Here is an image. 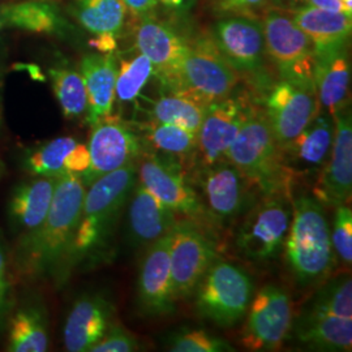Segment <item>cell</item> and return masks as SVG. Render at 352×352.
Listing matches in <instances>:
<instances>
[{"label":"cell","mask_w":352,"mask_h":352,"mask_svg":"<svg viewBox=\"0 0 352 352\" xmlns=\"http://www.w3.org/2000/svg\"><path fill=\"white\" fill-rule=\"evenodd\" d=\"M85 192L81 176L69 174L58 177L43 223L21 240L20 265L28 274L42 276L67 263Z\"/></svg>","instance_id":"6da1fadb"},{"label":"cell","mask_w":352,"mask_h":352,"mask_svg":"<svg viewBox=\"0 0 352 352\" xmlns=\"http://www.w3.org/2000/svg\"><path fill=\"white\" fill-rule=\"evenodd\" d=\"M226 161L264 196L289 197L294 177L285 166L264 109L252 104L227 149Z\"/></svg>","instance_id":"7a4b0ae2"},{"label":"cell","mask_w":352,"mask_h":352,"mask_svg":"<svg viewBox=\"0 0 352 352\" xmlns=\"http://www.w3.org/2000/svg\"><path fill=\"white\" fill-rule=\"evenodd\" d=\"M136 175L138 168L132 162L89 186L68 254L69 261L94 253L107 243L136 184Z\"/></svg>","instance_id":"3957f363"},{"label":"cell","mask_w":352,"mask_h":352,"mask_svg":"<svg viewBox=\"0 0 352 352\" xmlns=\"http://www.w3.org/2000/svg\"><path fill=\"white\" fill-rule=\"evenodd\" d=\"M286 244L289 269L302 283H314L324 277L333 265V245L325 208L315 197L302 195L292 205Z\"/></svg>","instance_id":"277c9868"},{"label":"cell","mask_w":352,"mask_h":352,"mask_svg":"<svg viewBox=\"0 0 352 352\" xmlns=\"http://www.w3.org/2000/svg\"><path fill=\"white\" fill-rule=\"evenodd\" d=\"M240 81L236 69L218 50L212 36L189 41L188 50L175 69L161 78L167 91L212 104L232 94Z\"/></svg>","instance_id":"5b68a950"},{"label":"cell","mask_w":352,"mask_h":352,"mask_svg":"<svg viewBox=\"0 0 352 352\" xmlns=\"http://www.w3.org/2000/svg\"><path fill=\"white\" fill-rule=\"evenodd\" d=\"M266 55L276 64L280 78L316 88L314 43L292 20L287 10L269 7L263 14Z\"/></svg>","instance_id":"8992f818"},{"label":"cell","mask_w":352,"mask_h":352,"mask_svg":"<svg viewBox=\"0 0 352 352\" xmlns=\"http://www.w3.org/2000/svg\"><path fill=\"white\" fill-rule=\"evenodd\" d=\"M193 294L199 315L218 327H231L247 315L253 282L239 266L215 260Z\"/></svg>","instance_id":"52a82bcc"},{"label":"cell","mask_w":352,"mask_h":352,"mask_svg":"<svg viewBox=\"0 0 352 352\" xmlns=\"http://www.w3.org/2000/svg\"><path fill=\"white\" fill-rule=\"evenodd\" d=\"M291 214L287 197L264 196L253 204L236 235L240 253L254 261L274 258L285 244Z\"/></svg>","instance_id":"ba28073f"},{"label":"cell","mask_w":352,"mask_h":352,"mask_svg":"<svg viewBox=\"0 0 352 352\" xmlns=\"http://www.w3.org/2000/svg\"><path fill=\"white\" fill-rule=\"evenodd\" d=\"M212 38L239 75L247 76L257 87L266 81V49L261 19L227 16L215 24Z\"/></svg>","instance_id":"9c48e42d"},{"label":"cell","mask_w":352,"mask_h":352,"mask_svg":"<svg viewBox=\"0 0 352 352\" xmlns=\"http://www.w3.org/2000/svg\"><path fill=\"white\" fill-rule=\"evenodd\" d=\"M241 343L251 351H274L292 329L289 295L274 285H267L251 299Z\"/></svg>","instance_id":"30bf717a"},{"label":"cell","mask_w":352,"mask_h":352,"mask_svg":"<svg viewBox=\"0 0 352 352\" xmlns=\"http://www.w3.org/2000/svg\"><path fill=\"white\" fill-rule=\"evenodd\" d=\"M88 149L90 164L80 175L85 187L102 176L132 164L145 151L135 128L111 115L91 126Z\"/></svg>","instance_id":"8fae6325"},{"label":"cell","mask_w":352,"mask_h":352,"mask_svg":"<svg viewBox=\"0 0 352 352\" xmlns=\"http://www.w3.org/2000/svg\"><path fill=\"white\" fill-rule=\"evenodd\" d=\"M140 184L176 214L200 218L205 213L204 204L184 176L183 164L166 155L144 151L139 157Z\"/></svg>","instance_id":"7c38bea8"},{"label":"cell","mask_w":352,"mask_h":352,"mask_svg":"<svg viewBox=\"0 0 352 352\" xmlns=\"http://www.w3.org/2000/svg\"><path fill=\"white\" fill-rule=\"evenodd\" d=\"M168 238L174 295L176 300L187 299L217 260V254L212 243L190 221H177Z\"/></svg>","instance_id":"4fadbf2b"},{"label":"cell","mask_w":352,"mask_h":352,"mask_svg":"<svg viewBox=\"0 0 352 352\" xmlns=\"http://www.w3.org/2000/svg\"><path fill=\"white\" fill-rule=\"evenodd\" d=\"M320 111L317 90L280 78L266 96L265 113L279 148L287 145Z\"/></svg>","instance_id":"5bb4252c"},{"label":"cell","mask_w":352,"mask_h":352,"mask_svg":"<svg viewBox=\"0 0 352 352\" xmlns=\"http://www.w3.org/2000/svg\"><path fill=\"white\" fill-rule=\"evenodd\" d=\"M201 186L205 213L221 225L239 218L254 204V187L226 160L206 166Z\"/></svg>","instance_id":"9a60e30c"},{"label":"cell","mask_w":352,"mask_h":352,"mask_svg":"<svg viewBox=\"0 0 352 352\" xmlns=\"http://www.w3.org/2000/svg\"><path fill=\"white\" fill-rule=\"evenodd\" d=\"M334 138L327 162L321 168L314 195L322 205L340 206L351 200L352 123L350 109L333 116Z\"/></svg>","instance_id":"2e32d148"},{"label":"cell","mask_w":352,"mask_h":352,"mask_svg":"<svg viewBox=\"0 0 352 352\" xmlns=\"http://www.w3.org/2000/svg\"><path fill=\"white\" fill-rule=\"evenodd\" d=\"M252 104L245 96H230L209 104L197 132V153L205 167L226 160L227 149L236 138Z\"/></svg>","instance_id":"e0dca14e"},{"label":"cell","mask_w":352,"mask_h":352,"mask_svg":"<svg viewBox=\"0 0 352 352\" xmlns=\"http://www.w3.org/2000/svg\"><path fill=\"white\" fill-rule=\"evenodd\" d=\"M168 234L151 244L141 263L138 298L140 309L145 315H171L175 311Z\"/></svg>","instance_id":"ac0fdd59"},{"label":"cell","mask_w":352,"mask_h":352,"mask_svg":"<svg viewBox=\"0 0 352 352\" xmlns=\"http://www.w3.org/2000/svg\"><path fill=\"white\" fill-rule=\"evenodd\" d=\"M333 138V118L327 113H318L295 139L280 148L285 166L294 179L320 171L324 167Z\"/></svg>","instance_id":"d6986e66"},{"label":"cell","mask_w":352,"mask_h":352,"mask_svg":"<svg viewBox=\"0 0 352 352\" xmlns=\"http://www.w3.org/2000/svg\"><path fill=\"white\" fill-rule=\"evenodd\" d=\"M113 307L103 296L84 295L76 300L64 327L67 351L87 352L111 325Z\"/></svg>","instance_id":"ffe728a7"},{"label":"cell","mask_w":352,"mask_h":352,"mask_svg":"<svg viewBox=\"0 0 352 352\" xmlns=\"http://www.w3.org/2000/svg\"><path fill=\"white\" fill-rule=\"evenodd\" d=\"M136 29V47L154 67L160 80L170 75L188 50L189 41L153 14L140 19Z\"/></svg>","instance_id":"44dd1931"},{"label":"cell","mask_w":352,"mask_h":352,"mask_svg":"<svg viewBox=\"0 0 352 352\" xmlns=\"http://www.w3.org/2000/svg\"><path fill=\"white\" fill-rule=\"evenodd\" d=\"M128 209V231L133 245L153 244L166 236L177 222L175 212L158 201L142 184H135Z\"/></svg>","instance_id":"7402d4cb"},{"label":"cell","mask_w":352,"mask_h":352,"mask_svg":"<svg viewBox=\"0 0 352 352\" xmlns=\"http://www.w3.org/2000/svg\"><path fill=\"white\" fill-rule=\"evenodd\" d=\"M80 69L88 96L87 122L94 126L113 113L118 76L116 58L113 52L89 54L81 59Z\"/></svg>","instance_id":"603a6c76"},{"label":"cell","mask_w":352,"mask_h":352,"mask_svg":"<svg viewBox=\"0 0 352 352\" xmlns=\"http://www.w3.org/2000/svg\"><path fill=\"white\" fill-rule=\"evenodd\" d=\"M295 24L311 38L316 59L333 51L347 47L351 36V16L344 12H331L312 7L287 10Z\"/></svg>","instance_id":"cb8c5ba5"},{"label":"cell","mask_w":352,"mask_h":352,"mask_svg":"<svg viewBox=\"0 0 352 352\" xmlns=\"http://www.w3.org/2000/svg\"><path fill=\"white\" fill-rule=\"evenodd\" d=\"M89 164L88 146L74 138L51 140L26 157V168L34 176L81 175Z\"/></svg>","instance_id":"d4e9b609"},{"label":"cell","mask_w":352,"mask_h":352,"mask_svg":"<svg viewBox=\"0 0 352 352\" xmlns=\"http://www.w3.org/2000/svg\"><path fill=\"white\" fill-rule=\"evenodd\" d=\"M296 338L318 351H351L352 318L305 311L295 325Z\"/></svg>","instance_id":"484cf974"},{"label":"cell","mask_w":352,"mask_h":352,"mask_svg":"<svg viewBox=\"0 0 352 352\" xmlns=\"http://www.w3.org/2000/svg\"><path fill=\"white\" fill-rule=\"evenodd\" d=\"M58 177L37 176L14 189L10 214L13 223L24 232V238L36 232L49 213Z\"/></svg>","instance_id":"4316f807"},{"label":"cell","mask_w":352,"mask_h":352,"mask_svg":"<svg viewBox=\"0 0 352 352\" xmlns=\"http://www.w3.org/2000/svg\"><path fill=\"white\" fill-rule=\"evenodd\" d=\"M351 67L347 47L333 51L316 59V90L320 104L333 118L347 107Z\"/></svg>","instance_id":"83f0119b"},{"label":"cell","mask_w":352,"mask_h":352,"mask_svg":"<svg viewBox=\"0 0 352 352\" xmlns=\"http://www.w3.org/2000/svg\"><path fill=\"white\" fill-rule=\"evenodd\" d=\"M65 26V20L55 3L19 0L0 4V32L11 28L52 36L62 34Z\"/></svg>","instance_id":"f1b7e54d"},{"label":"cell","mask_w":352,"mask_h":352,"mask_svg":"<svg viewBox=\"0 0 352 352\" xmlns=\"http://www.w3.org/2000/svg\"><path fill=\"white\" fill-rule=\"evenodd\" d=\"M144 149H154L179 164L197 153V133L180 126L151 120L138 124Z\"/></svg>","instance_id":"f546056e"},{"label":"cell","mask_w":352,"mask_h":352,"mask_svg":"<svg viewBox=\"0 0 352 352\" xmlns=\"http://www.w3.org/2000/svg\"><path fill=\"white\" fill-rule=\"evenodd\" d=\"M71 11L76 20L91 34L119 36L126 23L122 0H75Z\"/></svg>","instance_id":"4dcf8cb0"},{"label":"cell","mask_w":352,"mask_h":352,"mask_svg":"<svg viewBox=\"0 0 352 352\" xmlns=\"http://www.w3.org/2000/svg\"><path fill=\"white\" fill-rule=\"evenodd\" d=\"M208 107V104L188 96L167 91V94L151 102V120L197 133Z\"/></svg>","instance_id":"1f68e13d"},{"label":"cell","mask_w":352,"mask_h":352,"mask_svg":"<svg viewBox=\"0 0 352 352\" xmlns=\"http://www.w3.org/2000/svg\"><path fill=\"white\" fill-rule=\"evenodd\" d=\"M49 347L47 322L37 307L20 308L10 324L8 351L45 352Z\"/></svg>","instance_id":"d6a6232c"},{"label":"cell","mask_w":352,"mask_h":352,"mask_svg":"<svg viewBox=\"0 0 352 352\" xmlns=\"http://www.w3.org/2000/svg\"><path fill=\"white\" fill-rule=\"evenodd\" d=\"M49 75L64 118L77 119L87 113L88 96L82 75L67 67L51 68Z\"/></svg>","instance_id":"836d02e7"},{"label":"cell","mask_w":352,"mask_h":352,"mask_svg":"<svg viewBox=\"0 0 352 352\" xmlns=\"http://www.w3.org/2000/svg\"><path fill=\"white\" fill-rule=\"evenodd\" d=\"M153 75L154 67L142 54L129 60H123L118 68L115 98L120 103L136 101Z\"/></svg>","instance_id":"e575fe53"},{"label":"cell","mask_w":352,"mask_h":352,"mask_svg":"<svg viewBox=\"0 0 352 352\" xmlns=\"http://www.w3.org/2000/svg\"><path fill=\"white\" fill-rule=\"evenodd\" d=\"M308 311L352 318L351 278L344 276L330 282L316 295Z\"/></svg>","instance_id":"d590c367"},{"label":"cell","mask_w":352,"mask_h":352,"mask_svg":"<svg viewBox=\"0 0 352 352\" xmlns=\"http://www.w3.org/2000/svg\"><path fill=\"white\" fill-rule=\"evenodd\" d=\"M174 352H225L232 351L226 340L209 334L205 330H188L171 336L168 342Z\"/></svg>","instance_id":"8d00e7d4"},{"label":"cell","mask_w":352,"mask_h":352,"mask_svg":"<svg viewBox=\"0 0 352 352\" xmlns=\"http://www.w3.org/2000/svg\"><path fill=\"white\" fill-rule=\"evenodd\" d=\"M331 245L338 253L344 265H351L352 261V213L351 208L340 205L336 209L333 231H330Z\"/></svg>","instance_id":"74e56055"},{"label":"cell","mask_w":352,"mask_h":352,"mask_svg":"<svg viewBox=\"0 0 352 352\" xmlns=\"http://www.w3.org/2000/svg\"><path fill=\"white\" fill-rule=\"evenodd\" d=\"M136 337L122 325H110L104 337L96 343L90 352H132L139 350Z\"/></svg>","instance_id":"f35d334b"},{"label":"cell","mask_w":352,"mask_h":352,"mask_svg":"<svg viewBox=\"0 0 352 352\" xmlns=\"http://www.w3.org/2000/svg\"><path fill=\"white\" fill-rule=\"evenodd\" d=\"M214 10L225 16L260 17L270 7V0H212Z\"/></svg>","instance_id":"ab89813d"},{"label":"cell","mask_w":352,"mask_h":352,"mask_svg":"<svg viewBox=\"0 0 352 352\" xmlns=\"http://www.w3.org/2000/svg\"><path fill=\"white\" fill-rule=\"evenodd\" d=\"M126 12L136 20L151 16L158 7V0H122Z\"/></svg>","instance_id":"60d3db41"},{"label":"cell","mask_w":352,"mask_h":352,"mask_svg":"<svg viewBox=\"0 0 352 352\" xmlns=\"http://www.w3.org/2000/svg\"><path fill=\"white\" fill-rule=\"evenodd\" d=\"M298 7H312L331 12H344V7L340 0H292L287 10Z\"/></svg>","instance_id":"b9f144b4"},{"label":"cell","mask_w":352,"mask_h":352,"mask_svg":"<svg viewBox=\"0 0 352 352\" xmlns=\"http://www.w3.org/2000/svg\"><path fill=\"white\" fill-rule=\"evenodd\" d=\"M90 45L101 54H111L116 50L118 42L113 34H97Z\"/></svg>","instance_id":"7bdbcfd3"},{"label":"cell","mask_w":352,"mask_h":352,"mask_svg":"<svg viewBox=\"0 0 352 352\" xmlns=\"http://www.w3.org/2000/svg\"><path fill=\"white\" fill-rule=\"evenodd\" d=\"M196 1L197 0H158V4H162L167 10L177 14H186L195 7Z\"/></svg>","instance_id":"ee69618b"},{"label":"cell","mask_w":352,"mask_h":352,"mask_svg":"<svg viewBox=\"0 0 352 352\" xmlns=\"http://www.w3.org/2000/svg\"><path fill=\"white\" fill-rule=\"evenodd\" d=\"M10 289V282L7 277V261H6V253L3 250V245L0 243V300L4 304L7 298V292Z\"/></svg>","instance_id":"f6af8a7d"},{"label":"cell","mask_w":352,"mask_h":352,"mask_svg":"<svg viewBox=\"0 0 352 352\" xmlns=\"http://www.w3.org/2000/svg\"><path fill=\"white\" fill-rule=\"evenodd\" d=\"M292 0H270V7H277V8H283L287 10Z\"/></svg>","instance_id":"bcb514c9"},{"label":"cell","mask_w":352,"mask_h":352,"mask_svg":"<svg viewBox=\"0 0 352 352\" xmlns=\"http://www.w3.org/2000/svg\"><path fill=\"white\" fill-rule=\"evenodd\" d=\"M343 7H344V12L347 13L349 16H351L352 13V0H340Z\"/></svg>","instance_id":"7dc6e473"},{"label":"cell","mask_w":352,"mask_h":352,"mask_svg":"<svg viewBox=\"0 0 352 352\" xmlns=\"http://www.w3.org/2000/svg\"><path fill=\"white\" fill-rule=\"evenodd\" d=\"M36 1H50V3H56V1H60V0H36Z\"/></svg>","instance_id":"c3c4849f"},{"label":"cell","mask_w":352,"mask_h":352,"mask_svg":"<svg viewBox=\"0 0 352 352\" xmlns=\"http://www.w3.org/2000/svg\"><path fill=\"white\" fill-rule=\"evenodd\" d=\"M1 307H3V302L0 300V309H1Z\"/></svg>","instance_id":"681fc988"},{"label":"cell","mask_w":352,"mask_h":352,"mask_svg":"<svg viewBox=\"0 0 352 352\" xmlns=\"http://www.w3.org/2000/svg\"><path fill=\"white\" fill-rule=\"evenodd\" d=\"M0 173H1V164H0Z\"/></svg>","instance_id":"f907efd6"}]
</instances>
